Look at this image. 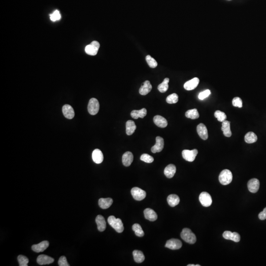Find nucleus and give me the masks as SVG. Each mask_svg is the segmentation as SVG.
<instances>
[{
	"label": "nucleus",
	"mask_w": 266,
	"mask_h": 266,
	"mask_svg": "<svg viewBox=\"0 0 266 266\" xmlns=\"http://www.w3.org/2000/svg\"><path fill=\"white\" fill-rule=\"evenodd\" d=\"M146 115H147V111L145 108H143L139 111L134 110L131 113V115L132 116V118L136 119L138 118H143L145 117Z\"/></svg>",
	"instance_id": "obj_27"
},
{
	"label": "nucleus",
	"mask_w": 266,
	"mask_h": 266,
	"mask_svg": "<svg viewBox=\"0 0 266 266\" xmlns=\"http://www.w3.org/2000/svg\"><path fill=\"white\" fill-rule=\"evenodd\" d=\"M37 261L40 265H48L52 263L54 261V259L50 256L42 254L37 257Z\"/></svg>",
	"instance_id": "obj_16"
},
{
	"label": "nucleus",
	"mask_w": 266,
	"mask_h": 266,
	"mask_svg": "<svg viewBox=\"0 0 266 266\" xmlns=\"http://www.w3.org/2000/svg\"><path fill=\"white\" fill-rule=\"evenodd\" d=\"M178 101V96L176 93H173L172 94L170 95L166 99L167 102L170 104H176Z\"/></svg>",
	"instance_id": "obj_35"
},
{
	"label": "nucleus",
	"mask_w": 266,
	"mask_h": 266,
	"mask_svg": "<svg viewBox=\"0 0 266 266\" xmlns=\"http://www.w3.org/2000/svg\"><path fill=\"white\" fill-rule=\"evenodd\" d=\"M232 104H233V105L235 107H238L239 108L242 107V100L239 97H235L233 99V101H232Z\"/></svg>",
	"instance_id": "obj_41"
},
{
	"label": "nucleus",
	"mask_w": 266,
	"mask_h": 266,
	"mask_svg": "<svg viewBox=\"0 0 266 266\" xmlns=\"http://www.w3.org/2000/svg\"><path fill=\"white\" fill-rule=\"evenodd\" d=\"M100 44L97 41H93L90 44H88L85 47V51L87 54L95 56L97 54Z\"/></svg>",
	"instance_id": "obj_5"
},
{
	"label": "nucleus",
	"mask_w": 266,
	"mask_h": 266,
	"mask_svg": "<svg viewBox=\"0 0 266 266\" xmlns=\"http://www.w3.org/2000/svg\"><path fill=\"white\" fill-rule=\"evenodd\" d=\"M169 78H166L164 79V80L163 81L162 83H161V84H160L158 86V89L161 93H165L168 90L169 88V85L168 83H169Z\"/></svg>",
	"instance_id": "obj_33"
},
{
	"label": "nucleus",
	"mask_w": 266,
	"mask_h": 266,
	"mask_svg": "<svg viewBox=\"0 0 266 266\" xmlns=\"http://www.w3.org/2000/svg\"><path fill=\"white\" fill-rule=\"evenodd\" d=\"M187 266H200L199 265H193V264H189Z\"/></svg>",
	"instance_id": "obj_45"
},
{
	"label": "nucleus",
	"mask_w": 266,
	"mask_h": 266,
	"mask_svg": "<svg viewBox=\"0 0 266 266\" xmlns=\"http://www.w3.org/2000/svg\"><path fill=\"white\" fill-rule=\"evenodd\" d=\"M141 161H144V162L148 163H152L154 161V158L153 157H152L151 156L149 155L148 154H143L141 155L140 158Z\"/></svg>",
	"instance_id": "obj_39"
},
{
	"label": "nucleus",
	"mask_w": 266,
	"mask_h": 266,
	"mask_svg": "<svg viewBox=\"0 0 266 266\" xmlns=\"http://www.w3.org/2000/svg\"><path fill=\"white\" fill-rule=\"evenodd\" d=\"M49 243L48 241H43L40 242V244L33 245L32 246V250L37 253L44 251L49 246Z\"/></svg>",
	"instance_id": "obj_15"
},
{
	"label": "nucleus",
	"mask_w": 266,
	"mask_h": 266,
	"mask_svg": "<svg viewBox=\"0 0 266 266\" xmlns=\"http://www.w3.org/2000/svg\"><path fill=\"white\" fill-rule=\"evenodd\" d=\"M50 20L53 22L60 20L61 18V15L59 11L57 10H56L54 12L50 15Z\"/></svg>",
	"instance_id": "obj_40"
},
{
	"label": "nucleus",
	"mask_w": 266,
	"mask_h": 266,
	"mask_svg": "<svg viewBox=\"0 0 266 266\" xmlns=\"http://www.w3.org/2000/svg\"><path fill=\"white\" fill-rule=\"evenodd\" d=\"M210 93H211L209 89L199 93L198 96L199 99L201 100H204L205 99L208 97L210 95Z\"/></svg>",
	"instance_id": "obj_42"
},
{
	"label": "nucleus",
	"mask_w": 266,
	"mask_h": 266,
	"mask_svg": "<svg viewBox=\"0 0 266 266\" xmlns=\"http://www.w3.org/2000/svg\"><path fill=\"white\" fill-rule=\"evenodd\" d=\"M153 121L156 126L160 128H165L168 125V122L167 120L160 115L155 116L153 118Z\"/></svg>",
	"instance_id": "obj_18"
},
{
	"label": "nucleus",
	"mask_w": 266,
	"mask_h": 266,
	"mask_svg": "<svg viewBox=\"0 0 266 266\" xmlns=\"http://www.w3.org/2000/svg\"><path fill=\"white\" fill-rule=\"evenodd\" d=\"M199 82V79L197 77H195L194 79L187 81L184 84V88L186 90H192L198 86Z\"/></svg>",
	"instance_id": "obj_17"
},
{
	"label": "nucleus",
	"mask_w": 266,
	"mask_h": 266,
	"mask_svg": "<svg viewBox=\"0 0 266 266\" xmlns=\"http://www.w3.org/2000/svg\"><path fill=\"white\" fill-rule=\"evenodd\" d=\"M181 238L185 242L189 244H194L196 242L195 235L188 228H184L181 232Z\"/></svg>",
	"instance_id": "obj_2"
},
{
	"label": "nucleus",
	"mask_w": 266,
	"mask_h": 266,
	"mask_svg": "<svg viewBox=\"0 0 266 266\" xmlns=\"http://www.w3.org/2000/svg\"><path fill=\"white\" fill-rule=\"evenodd\" d=\"M233 180V174L230 170L225 169L222 170L219 176V180L222 185H226L230 183Z\"/></svg>",
	"instance_id": "obj_3"
},
{
	"label": "nucleus",
	"mask_w": 266,
	"mask_h": 266,
	"mask_svg": "<svg viewBox=\"0 0 266 266\" xmlns=\"http://www.w3.org/2000/svg\"><path fill=\"white\" fill-rule=\"evenodd\" d=\"M221 130L223 132L224 136L227 137H230L232 136V132L230 129V122L225 120L222 122Z\"/></svg>",
	"instance_id": "obj_26"
},
{
	"label": "nucleus",
	"mask_w": 266,
	"mask_h": 266,
	"mask_svg": "<svg viewBox=\"0 0 266 266\" xmlns=\"http://www.w3.org/2000/svg\"><path fill=\"white\" fill-rule=\"evenodd\" d=\"M131 194L137 201H141L145 198L146 196V192L138 187L133 188L131 189Z\"/></svg>",
	"instance_id": "obj_6"
},
{
	"label": "nucleus",
	"mask_w": 266,
	"mask_h": 266,
	"mask_svg": "<svg viewBox=\"0 0 266 266\" xmlns=\"http://www.w3.org/2000/svg\"><path fill=\"white\" fill-rule=\"evenodd\" d=\"M144 214L146 219L151 221H155L158 217L157 213L155 212L154 210L149 208L146 209L144 210Z\"/></svg>",
	"instance_id": "obj_19"
},
{
	"label": "nucleus",
	"mask_w": 266,
	"mask_h": 266,
	"mask_svg": "<svg viewBox=\"0 0 266 266\" xmlns=\"http://www.w3.org/2000/svg\"><path fill=\"white\" fill-rule=\"evenodd\" d=\"M185 116L188 118L196 119L198 118L199 117V114L197 109H190V110L187 111L185 113Z\"/></svg>",
	"instance_id": "obj_32"
},
{
	"label": "nucleus",
	"mask_w": 266,
	"mask_h": 266,
	"mask_svg": "<svg viewBox=\"0 0 266 266\" xmlns=\"http://www.w3.org/2000/svg\"><path fill=\"white\" fill-rule=\"evenodd\" d=\"M167 201L170 206L174 207L180 203V199L177 195L171 194L167 198Z\"/></svg>",
	"instance_id": "obj_29"
},
{
	"label": "nucleus",
	"mask_w": 266,
	"mask_h": 266,
	"mask_svg": "<svg viewBox=\"0 0 266 266\" xmlns=\"http://www.w3.org/2000/svg\"><path fill=\"white\" fill-rule=\"evenodd\" d=\"M58 265L59 266H70L68 262L66 261V258L65 256H62L60 257L58 261Z\"/></svg>",
	"instance_id": "obj_43"
},
{
	"label": "nucleus",
	"mask_w": 266,
	"mask_h": 266,
	"mask_svg": "<svg viewBox=\"0 0 266 266\" xmlns=\"http://www.w3.org/2000/svg\"><path fill=\"white\" fill-rule=\"evenodd\" d=\"M108 223L117 233H121L124 231V228L122 220L120 218H116L114 216H110L108 219Z\"/></svg>",
	"instance_id": "obj_1"
},
{
	"label": "nucleus",
	"mask_w": 266,
	"mask_h": 266,
	"mask_svg": "<svg viewBox=\"0 0 266 266\" xmlns=\"http://www.w3.org/2000/svg\"><path fill=\"white\" fill-rule=\"evenodd\" d=\"M223 237L226 239H229L234 241L235 242H238L241 239V236L237 232H231L230 231H226L223 234Z\"/></svg>",
	"instance_id": "obj_12"
},
{
	"label": "nucleus",
	"mask_w": 266,
	"mask_h": 266,
	"mask_svg": "<svg viewBox=\"0 0 266 266\" xmlns=\"http://www.w3.org/2000/svg\"><path fill=\"white\" fill-rule=\"evenodd\" d=\"M197 133L199 137L203 140H206L208 138V132L206 125L203 123H200L197 126Z\"/></svg>",
	"instance_id": "obj_14"
},
{
	"label": "nucleus",
	"mask_w": 266,
	"mask_h": 266,
	"mask_svg": "<svg viewBox=\"0 0 266 266\" xmlns=\"http://www.w3.org/2000/svg\"><path fill=\"white\" fill-rule=\"evenodd\" d=\"M100 109V104L97 99L95 98L91 99L89 101L88 105V111L91 115L97 114Z\"/></svg>",
	"instance_id": "obj_4"
},
{
	"label": "nucleus",
	"mask_w": 266,
	"mask_h": 266,
	"mask_svg": "<svg viewBox=\"0 0 266 266\" xmlns=\"http://www.w3.org/2000/svg\"><path fill=\"white\" fill-rule=\"evenodd\" d=\"M18 261L19 266H27L29 263V259L27 257L25 256L20 255L18 256Z\"/></svg>",
	"instance_id": "obj_38"
},
{
	"label": "nucleus",
	"mask_w": 266,
	"mask_h": 266,
	"mask_svg": "<svg viewBox=\"0 0 266 266\" xmlns=\"http://www.w3.org/2000/svg\"><path fill=\"white\" fill-rule=\"evenodd\" d=\"M146 62L148 63V65L151 68H155L157 66V62L150 55H147L145 58Z\"/></svg>",
	"instance_id": "obj_37"
},
{
	"label": "nucleus",
	"mask_w": 266,
	"mask_h": 266,
	"mask_svg": "<svg viewBox=\"0 0 266 266\" xmlns=\"http://www.w3.org/2000/svg\"><path fill=\"white\" fill-rule=\"evenodd\" d=\"M62 112L64 116L66 118L71 119L75 116V112L73 108L69 105H65L63 106Z\"/></svg>",
	"instance_id": "obj_13"
},
{
	"label": "nucleus",
	"mask_w": 266,
	"mask_h": 266,
	"mask_svg": "<svg viewBox=\"0 0 266 266\" xmlns=\"http://www.w3.org/2000/svg\"><path fill=\"white\" fill-rule=\"evenodd\" d=\"M96 222L98 226V229L100 232H103L106 228V222L105 219L102 216L99 215L96 218Z\"/></svg>",
	"instance_id": "obj_23"
},
{
	"label": "nucleus",
	"mask_w": 266,
	"mask_h": 266,
	"mask_svg": "<svg viewBox=\"0 0 266 266\" xmlns=\"http://www.w3.org/2000/svg\"><path fill=\"white\" fill-rule=\"evenodd\" d=\"M133 256L135 262L138 263H142L145 259L144 253L141 251L135 250L133 252Z\"/></svg>",
	"instance_id": "obj_30"
},
{
	"label": "nucleus",
	"mask_w": 266,
	"mask_h": 266,
	"mask_svg": "<svg viewBox=\"0 0 266 266\" xmlns=\"http://www.w3.org/2000/svg\"><path fill=\"white\" fill-rule=\"evenodd\" d=\"M199 200L201 204L205 207L210 206L212 202V197L209 194L206 192H203L200 194Z\"/></svg>",
	"instance_id": "obj_7"
},
{
	"label": "nucleus",
	"mask_w": 266,
	"mask_h": 266,
	"mask_svg": "<svg viewBox=\"0 0 266 266\" xmlns=\"http://www.w3.org/2000/svg\"><path fill=\"white\" fill-rule=\"evenodd\" d=\"M132 229L138 237H142L144 235V233L142 230V228L138 224H134L132 226Z\"/></svg>",
	"instance_id": "obj_34"
},
{
	"label": "nucleus",
	"mask_w": 266,
	"mask_h": 266,
	"mask_svg": "<svg viewBox=\"0 0 266 266\" xmlns=\"http://www.w3.org/2000/svg\"><path fill=\"white\" fill-rule=\"evenodd\" d=\"M176 167L173 164H170L165 168L164 170V174L167 177L169 178H172L176 174Z\"/></svg>",
	"instance_id": "obj_25"
},
{
	"label": "nucleus",
	"mask_w": 266,
	"mask_h": 266,
	"mask_svg": "<svg viewBox=\"0 0 266 266\" xmlns=\"http://www.w3.org/2000/svg\"><path fill=\"white\" fill-rule=\"evenodd\" d=\"M248 187L250 192L256 193L259 189V180L256 178H252L249 180L248 183Z\"/></svg>",
	"instance_id": "obj_11"
},
{
	"label": "nucleus",
	"mask_w": 266,
	"mask_h": 266,
	"mask_svg": "<svg viewBox=\"0 0 266 266\" xmlns=\"http://www.w3.org/2000/svg\"><path fill=\"white\" fill-rule=\"evenodd\" d=\"M259 218L261 220H264L266 219V208L264 209L263 211L259 214Z\"/></svg>",
	"instance_id": "obj_44"
},
{
	"label": "nucleus",
	"mask_w": 266,
	"mask_h": 266,
	"mask_svg": "<svg viewBox=\"0 0 266 266\" xmlns=\"http://www.w3.org/2000/svg\"><path fill=\"white\" fill-rule=\"evenodd\" d=\"M137 126L135 123L132 120H128L126 123V132L127 135L130 136L134 133Z\"/></svg>",
	"instance_id": "obj_28"
},
{
	"label": "nucleus",
	"mask_w": 266,
	"mask_h": 266,
	"mask_svg": "<svg viewBox=\"0 0 266 266\" xmlns=\"http://www.w3.org/2000/svg\"><path fill=\"white\" fill-rule=\"evenodd\" d=\"M99 205L102 209H107L109 208L113 203V199L111 198H101L99 200Z\"/></svg>",
	"instance_id": "obj_24"
},
{
	"label": "nucleus",
	"mask_w": 266,
	"mask_h": 266,
	"mask_svg": "<svg viewBox=\"0 0 266 266\" xmlns=\"http://www.w3.org/2000/svg\"><path fill=\"white\" fill-rule=\"evenodd\" d=\"M134 159L133 154L131 152H126L122 156V163L124 166L129 167L131 165Z\"/></svg>",
	"instance_id": "obj_22"
},
{
	"label": "nucleus",
	"mask_w": 266,
	"mask_h": 266,
	"mask_svg": "<svg viewBox=\"0 0 266 266\" xmlns=\"http://www.w3.org/2000/svg\"><path fill=\"white\" fill-rule=\"evenodd\" d=\"M152 88V87L150 81L146 80L145 82L143 83V84L140 88L139 93L141 95H146L151 92Z\"/></svg>",
	"instance_id": "obj_21"
},
{
	"label": "nucleus",
	"mask_w": 266,
	"mask_h": 266,
	"mask_svg": "<svg viewBox=\"0 0 266 266\" xmlns=\"http://www.w3.org/2000/svg\"><path fill=\"white\" fill-rule=\"evenodd\" d=\"M164 146V140L161 137H157L156 138V144L151 148L152 153H155L160 152L162 151Z\"/></svg>",
	"instance_id": "obj_10"
},
{
	"label": "nucleus",
	"mask_w": 266,
	"mask_h": 266,
	"mask_svg": "<svg viewBox=\"0 0 266 266\" xmlns=\"http://www.w3.org/2000/svg\"><path fill=\"white\" fill-rule=\"evenodd\" d=\"M245 141L248 144H252L257 141V137L255 133L249 132L247 133L245 137Z\"/></svg>",
	"instance_id": "obj_31"
},
{
	"label": "nucleus",
	"mask_w": 266,
	"mask_h": 266,
	"mask_svg": "<svg viewBox=\"0 0 266 266\" xmlns=\"http://www.w3.org/2000/svg\"><path fill=\"white\" fill-rule=\"evenodd\" d=\"M182 246V242L180 239L172 238L167 242L165 247L172 250H177L180 248Z\"/></svg>",
	"instance_id": "obj_9"
},
{
	"label": "nucleus",
	"mask_w": 266,
	"mask_h": 266,
	"mask_svg": "<svg viewBox=\"0 0 266 266\" xmlns=\"http://www.w3.org/2000/svg\"><path fill=\"white\" fill-rule=\"evenodd\" d=\"M198 153V151L196 149H193L192 151L184 150L182 152V157L186 161L193 162L195 159Z\"/></svg>",
	"instance_id": "obj_8"
},
{
	"label": "nucleus",
	"mask_w": 266,
	"mask_h": 266,
	"mask_svg": "<svg viewBox=\"0 0 266 266\" xmlns=\"http://www.w3.org/2000/svg\"><path fill=\"white\" fill-rule=\"evenodd\" d=\"M92 159L93 161L96 164L101 163L104 160V156L102 152L100 149H95L92 153Z\"/></svg>",
	"instance_id": "obj_20"
},
{
	"label": "nucleus",
	"mask_w": 266,
	"mask_h": 266,
	"mask_svg": "<svg viewBox=\"0 0 266 266\" xmlns=\"http://www.w3.org/2000/svg\"><path fill=\"white\" fill-rule=\"evenodd\" d=\"M215 117L217 119L218 121L220 122H223L226 120L227 118V116L224 112L220 111H216L214 113Z\"/></svg>",
	"instance_id": "obj_36"
}]
</instances>
